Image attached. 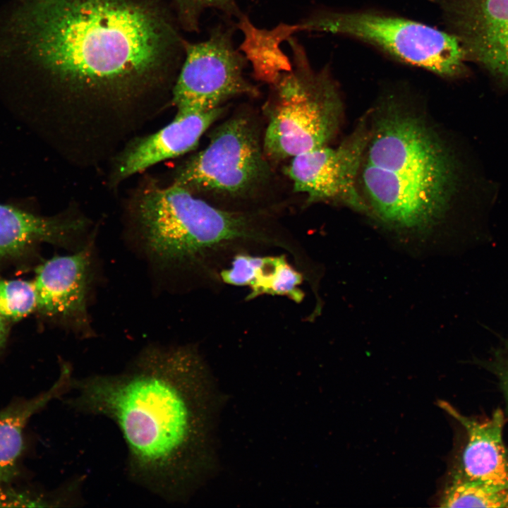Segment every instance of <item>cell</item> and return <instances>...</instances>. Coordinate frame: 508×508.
I'll list each match as a JSON object with an SVG mask.
<instances>
[{"instance_id":"1","label":"cell","mask_w":508,"mask_h":508,"mask_svg":"<svg viewBox=\"0 0 508 508\" xmlns=\"http://www.w3.org/2000/svg\"><path fill=\"white\" fill-rule=\"evenodd\" d=\"M5 28L4 56L73 101H130L163 85L184 57L157 0H27Z\"/></svg>"},{"instance_id":"2","label":"cell","mask_w":508,"mask_h":508,"mask_svg":"<svg viewBox=\"0 0 508 508\" xmlns=\"http://www.w3.org/2000/svg\"><path fill=\"white\" fill-rule=\"evenodd\" d=\"M71 389L74 411L117 425L129 478L152 493L185 501L215 470L222 400L193 346H148L122 372L73 378Z\"/></svg>"},{"instance_id":"3","label":"cell","mask_w":508,"mask_h":508,"mask_svg":"<svg viewBox=\"0 0 508 508\" xmlns=\"http://www.w3.org/2000/svg\"><path fill=\"white\" fill-rule=\"evenodd\" d=\"M368 111V139L358 178L365 214L399 234L442 224L459 190L458 162L425 111L401 95Z\"/></svg>"},{"instance_id":"4","label":"cell","mask_w":508,"mask_h":508,"mask_svg":"<svg viewBox=\"0 0 508 508\" xmlns=\"http://www.w3.org/2000/svg\"><path fill=\"white\" fill-rule=\"evenodd\" d=\"M135 214L143 248L164 268L198 269L211 254L241 243L289 245L265 215L217 207L175 183L147 189Z\"/></svg>"},{"instance_id":"5","label":"cell","mask_w":508,"mask_h":508,"mask_svg":"<svg viewBox=\"0 0 508 508\" xmlns=\"http://www.w3.org/2000/svg\"><path fill=\"white\" fill-rule=\"evenodd\" d=\"M287 40L291 68L273 84L263 138L265 155L274 160L328 145L343 116L340 92L328 69H314L296 39Z\"/></svg>"},{"instance_id":"6","label":"cell","mask_w":508,"mask_h":508,"mask_svg":"<svg viewBox=\"0 0 508 508\" xmlns=\"http://www.w3.org/2000/svg\"><path fill=\"white\" fill-rule=\"evenodd\" d=\"M298 26L299 30L354 37L442 77L466 74L465 53L457 38L419 22L370 12L321 11Z\"/></svg>"},{"instance_id":"7","label":"cell","mask_w":508,"mask_h":508,"mask_svg":"<svg viewBox=\"0 0 508 508\" xmlns=\"http://www.w3.org/2000/svg\"><path fill=\"white\" fill-rule=\"evenodd\" d=\"M268 159L253 121L236 116L214 129L207 146L177 170L174 183L195 195L224 200L253 198L270 180Z\"/></svg>"},{"instance_id":"8","label":"cell","mask_w":508,"mask_h":508,"mask_svg":"<svg viewBox=\"0 0 508 508\" xmlns=\"http://www.w3.org/2000/svg\"><path fill=\"white\" fill-rule=\"evenodd\" d=\"M246 61L234 46L232 28L223 25L214 27L202 42H186L172 92L177 112L209 111L234 97L257 95L244 76Z\"/></svg>"},{"instance_id":"9","label":"cell","mask_w":508,"mask_h":508,"mask_svg":"<svg viewBox=\"0 0 508 508\" xmlns=\"http://www.w3.org/2000/svg\"><path fill=\"white\" fill-rule=\"evenodd\" d=\"M368 139L366 114L338 147L322 146L293 157L285 171L294 191L306 193L310 204L337 203L365 214L358 178Z\"/></svg>"},{"instance_id":"10","label":"cell","mask_w":508,"mask_h":508,"mask_svg":"<svg viewBox=\"0 0 508 508\" xmlns=\"http://www.w3.org/2000/svg\"><path fill=\"white\" fill-rule=\"evenodd\" d=\"M442 8L466 59L508 86V0H442Z\"/></svg>"},{"instance_id":"11","label":"cell","mask_w":508,"mask_h":508,"mask_svg":"<svg viewBox=\"0 0 508 508\" xmlns=\"http://www.w3.org/2000/svg\"><path fill=\"white\" fill-rule=\"evenodd\" d=\"M92 243L73 254L56 255L40 265L33 280L40 313L73 332L89 334L87 300L93 277Z\"/></svg>"},{"instance_id":"12","label":"cell","mask_w":508,"mask_h":508,"mask_svg":"<svg viewBox=\"0 0 508 508\" xmlns=\"http://www.w3.org/2000/svg\"><path fill=\"white\" fill-rule=\"evenodd\" d=\"M222 107L198 112H177L174 119L157 132L128 147L119 159L116 178L121 181L161 161L193 149L205 131L223 113Z\"/></svg>"},{"instance_id":"13","label":"cell","mask_w":508,"mask_h":508,"mask_svg":"<svg viewBox=\"0 0 508 508\" xmlns=\"http://www.w3.org/2000/svg\"><path fill=\"white\" fill-rule=\"evenodd\" d=\"M438 405L458 421L467 434L459 475L468 480L508 488V454L502 437V411L497 409L491 416L478 420L462 415L447 401H439Z\"/></svg>"},{"instance_id":"14","label":"cell","mask_w":508,"mask_h":508,"mask_svg":"<svg viewBox=\"0 0 508 508\" xmlns=\"http://www.w3.org/2000/svg\"><path fill=\"white\" fill-rule=\"evenodd\" d=\"M85 228L79 218L42 217L0 203V260L21 256L40 243L71 246Z\"/></svg>"},{"instance_id":"15","label":"cell","mask_w":508,"mask_h":508,"mask_svg":"<svg viewBox=\"0 0 508 508\" xmlns=\"http://www.w3.org/2000/svg\"><path fill=\"white\" fill-rule=\"evenodd\" d=\"M73 379L71 366L63 364L60 376L49 389L0 411V485L10 483L19 474L25 449L24 430L31 417L52 400L70 391Z\"/></svg>"},{"instance_id":"16","label":"cell","mask_w":508,"mask_h":508,"mask_svg":"<svg viewBox=\"0 0 508 508\" xmlns=\"http://www.w3.org/2000/svg\"><path fill=\"white\" fill-rule=\"evenodd\" d=\"M240 19V28L246 35L242 49L246 53L247 59L252 61L253 69L259 78L273 85L291 68V63L284 55L279 44L283 40H288L290 34L298 30V25H282L268 31L253 27L244 16Z\"/></svg>"},{"instance_id":"17","label":"cell","mask_w":508,"mask_h":508,"mask_svg":"<svg viewBox=\"0 0 508 508\" xmlns=\"http://www.w3.org/2000/svg\"><path fill=\"white\" fill-rule=\"evenodd\" d=\"M440 507H508V488L468 480L457 474L445 490Z\"/></svg>"},{"instance_id":"18","label":"cell","mask_w":508,"mask_h":508,"mask_svg":"<svg viewBox=\"0 0 508 508\" xmlns=\"http://www.w3.org/2000/svg\"><path fill=\"white\" fill-rule=\"evenodd\" d=\"M37 296L32 282L0 279V317L18 320L37 309Z\"/></svg>"},{"instance_id":"19","label":"cell","mask_w":508,"mask_h":508,"mask_svg":"<svg viewBox=\"0 0 508 508\" xmlns=\"http://www.w3.org/2000/svg\"><path fill=\"white\" fill-rule=\"evenodd\" d=\"M179 19L183 28L190 31L199 29L202 13L207 9L222 12L228 17L241 18V13L236 0H174Z\"/></svg>"},{"instance_id":"20","label":"cell","mask_w":508,"mask_h":508,"mask_svg":"<svg viewBox=\"0 0 508 508\" xmlns=\"http://www.w3.org/2000/svg\"><path fill=\"white\" fill-rule=\"evenodd\" d=\"M303 275L291 265L285 255H282L275 270L268 294L284 296L296 303L301 302L304 296L299 289Z\"/></svg>"},{"instance_id":"21","label":"cell","mask_w":508,"mask_h":508,"mask_svg":"<svg viewBox=\"0 0 508 508\" xmlns=\"http://www.w3.org/2000/svg\"><path fill=\"white\" fill-rule=\"evenodd\" d=\"M492 356L483 361L497 377L502 389L508 415V336L500 339V344L494 348Z\"/></svg>"},{"instance_id":"22","label":"cell","mask_w":508,"mask_h":508,"mask_svg":"<svg viewBox=\"0 0 508 508\" xmlns=\"http://www.w3.org/2000/svg\"><path fill=\"white\" fill-rule=\"evenodd\" d=\"M7 335V329L4 319L0 317V349L4 345Z\"/></svg>"}]
</instances>
